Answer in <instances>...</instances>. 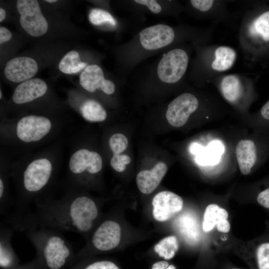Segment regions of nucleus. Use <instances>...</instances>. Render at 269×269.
I'll list each match as a JSON object with an SVG mask.
<instances>
[{"label": "nucleus", "mask_w": 269, "mask_h": 269, "mask_svg": "<svg viewBox=\"0 0 269 269\" xmlns=\"http://www.w3.org/2000/svg\"><path fill=\"white\" fill-rule=\"evenodd\" d=\"M7 226L0 224V266L5 269L15 267L18 262L11 243L14 230Z\"/></svg>", "instance_id": "nucleus-16"}, {"label": "nucleus", "mask_w": 269, "mask_h": 269, "mask_svg": "<svg viewBox=\"0 0 269 269\" xmlns=\"http://www.w3.org/2000/svg\"><path fill=\"white\" fill-rule=\"evenodd\" d=\"M46 2H49V3H53L56 2L57 0H45Z\"/></svg>", "instance_id": "nucleus-40"}, {"label": "nucleus", "mask_w": 269, "mask_h": 269, "mask_svg": "<svg viewBox=\"0 0 269 269\" xmlns=\"http://www.w3.org/2000/svg\"><path fill=\"white\" fill-rule=\"evenodd\" d=\"M87 66V63L80 60L78 52L74 50L66 54L60 60L58 67L63 73L68 74L79 72Z\"/></svg>", "instance_id": "nucleus-21"}, {"label": "nucleus", "mask_w": 269, "mask_h": 269, "mask_svg": "<svg viewBox=\"0 0 269 269\" xmlns=\"http://www.w3.org/2000/svg\"><path fill=\"white\" fill-rule=\"evenodd\" d=\"M47 86L42 79L33 78L21 82L15 89L12 95L13 102L21 104L31 102L43 96Z\"/></svg>", "instance_id": "nucleus-13"}, {"label": "nucleus", "mask_w": 269, "mask_h": 269, "mask_svg": "<svg viewBox=\"0 0 269 269\" xmlns=\"http://www.w3.org/2000/svg\"><path fill=\"white\" fill-rule=\"evenodd\" d=\"M188 63V57L185 51L174 49L163 55L157 67L159 78L167 83L179 81L185 74Z\"/></svg>", "instance_id": "nucleus-4"}, {"label": "nucleus", "mask_w": 269, "mask_h": 269, "mask_svg": "<svg viewBox=\"0 0 269 269\" xmlns=\"http://www.w3.org/2000/svg\"><path fill=\"white\" fill-rule=\"evenodd\" d=\"M198 105V100L194 95L188 93L180 95L168 105L166 113L168 122L176 128L184 126Z\"/></svg>", "instance_id": "nucleus-7"}, {"label": "nucleus", "mask_w": 269, "mask_h": 269, "mask_svg": "<svg viewBox=\"0 0 269 269\" xmlns=\"http://www.w3.org/2000/svg\"><path fill=\"white\" fill-rule=\"evenodd\" d=\"M169 264L166 261H160L154 263L151 269H167Z\"/></svg>", "instance_id": "nucleus-35"}, {"label": "nucleus", "mask_w": 269, "mask_h": 269, "mask_svg": "<svg viewBox=\"0 0 269 269\" xmlns=\"http://www.w3.org/2000/svg\"><path fill=\"white\" fill-rule=\"evenodd\" d=\"M103 160L97 152L87 149H80L74 152L69 161L70 172L78 178L86 172L94 174L102 168Z\"/></svg>", "instance_id": "nucleus-8"}, {"label": "nucleus", "mask_w": 269, "mask_h": 269, "mask_svg": "<svg viewBox=\"0 0 269 269\" xmlns=\"http://www.w3.org/2000/svg\"><path fill=\"white\" fill-rule=\"evenodd\" d=\"M167 170L166 165L159 162L150 170L140 171L136 178V184L140 191L146 194L152 192L160 183Z\"/></svg>", "instance_id": "nucleus-14"}, {"label": "nucleus", "mask_w": 269, "mask_h": 269, "mask_svg": "<svg viewBox=\"0 0 269 269\" xmlns=\"http://www.w3.org/2000/svg\"><path fill=\"white\" fill-rule=\"evenodd\" d=\"M25 234L36 250L32 263L35 269H64L77 258L72 245L61 232L41 228L26 231Z\"/></svg>", "instance_id": "nucleus-2"}, {"label": "nucleus", "mask_w": 269, "mask_h": 269, "mask_svg": "<svg viewBox=\"0 0 269 269\" xmlns=\"http://www.w3.org/2000/svg\"><path fill=\"white\" fill-rule=\"evenodd\" d=\"M250 32L252 36L269 41V10L262 13L254 21Z\"/></svg>", "instance_id": "nucleus-23"}, {"label": "nucleus", "mask_w": 269, "mask_h": 269, "mask_svg": "<svg viewBox=\"0 0 269 269\" xmlns=\"http://www.w3.org/2000/svg\"><path fill=\"white\" fill-rule=\"evenodd\" d=\"M51 127V122L47 117L29 115L18 121L16 127V134L23 142H35L45 136L50 132Z\"/></svg>", "instance_id": "nucleus-6"}, {"label": "nucleus", "mask_w": 269, "mask_h": 269, "mask_svg": "<svg viewBox=\"0 0 269 269\" xmlns=\"http://www.w3.org/2000/svg\"><path fill=\"white\" fill-rule=\"evenodd\" d=\"M261 113L264 119L269 120V101L263 106Z\"/></svg>", "instance_id": "nucleus-34"}, {"label": "nucleus", "mask_w": 269, "mask_h": 269, "mask_svg": "<svg viewBox=\"0 0 269 269\" xmlns=\"http://www.w3.org/2000/svg\"><path fill=\"white\" fill-rule=\"evenodd\" d=\"M257 201L262 207L269 210V187L259 193Z\"/></svg>", "instance_id": "nucleus-29"}, {"label": "nucleus", "mask_w": 269, "mask_h": 269, "mask_svg": "<svg viewBox=\"0 0 269 269\" xmlns=\"http://www.w3.org/2000/svg\"><path fill=\"white\" fill-rule=\"evenodd\" d=\"M6 15V13L5 10L2 8H0V22H1L4 18Z\"/></svg>", "instance_id": "nucleus-37"}, {"label": "nucleus", "mask_w": 269, "mask_h": 269, "mask_svg": "<svg viewBox=\"0 0 269 269\" xmlns=\"http://www.w3.org/2000/svg\"><path fill=\"white\" fill-rule=\"evenodd\" d=\"M35 269L33 264L31 263L29 265H26V266H24L21 268H14V269Z\"/></svg>", "instance_id": "nucleus-38"}, {"label": "nucleus", "mask_w": 269, "mask_h": 269, "mask_svg": "<svg viewBox=\"0 0 269 269\" xmlns=\"http://www.w3.org/2000/svg\"><path fill=\"white\" fill-rule=\"evenodd\" d=\"M110 164L116 171L121 172L126 168V165L120 157V154H114L110 161Z\"/></svg>", "instance_id": "nucleus-30"}, {"label": "nucleus", "mask_w": 269, "mask_h": 269, "mask_svg": "<svg viewBox=\"0 0 269 269\" xmlns=\"http://www.w3.org/2000/svg\"><path fill=\"white\" fill-rule=\"evenodd\" d=\"M89 19L94 25L108 23L113 25L116 24V21L108 11L99 8L92 9L89 14Z\"/></svg>", "instance_id": "nucleus-25"}, {"label": "nucleus", "mask_w": 269, "mask_h": 269, "mask_svg": "<svg viewBox=\"0 0 269 269\" xmlns=\"http://www.w3.org/2000/svg\"><path fill=\"white\" fill-rule=\"evenodd\" d=\"M236 155L242 174H249L257 160V149L254 142L249 139L240 140L236 147Z\"/></svg>", "instance_id": "nucleus-15"}, {"label": "nucleus", "mask_w": 269, "mask_h": 269, "mask_svg": "<svg viewBox=\"0 0 269 269\" xmlns=\"http://www.w3.org/2000/svg\"><path fill=\"white\" fill-rule=\"evenodd\" d=\"M121 230L116 221L108 219L102 222L93 232L86 250L92 248L102 252H107L116 248L120 244Z\"/></svg>", "instance_id": "nucleus-5"}, {"label": "nucleus", "mask_w": 269, "mask_h": 269, "mask_svg": "<svg viewBox=\"0 0 269 269\" xmlns=\"http://www.w3.org/2000/svg\"><path fill=\"white\" fill-rule=\"evenodd\" d=\"M109 145L114 154H120L127 147L128 140L123 134H115L110 138Z\"/></svg>", "instance_id": "nucleus-26"}, {"label": "nucleus", "mask_w": 269, "mask_h": 269, "mask_svg": "<svg viewBox=\"0 0 269 269\" xmlns=\"http://www.w3.org/2000/svg\"></svg>", "instance_id": "nucleus-42"}, {"label": "nucleus", "mask_w": 269, "mask_h": 269, "mask_svg": "<svg viewBox=\"0 0 269 269\" xmlns=\"http://www.w3.org/2000/svg\"><path fill=\"white\" fill-rule=\"evenodd\" d=\"M82 117L91 122L104 121L107 118V113L103 106L97 101L88 100L80 107Z\"/></svg>", "instance_id": "nucleus-20"}, {"label": "nucleus", "mask_w": 269, "mask_h": 269, "mask_svg": "<svg viewBox=\"0 0 269 269\" xmlns=\"http://www.w3.org/2000/svg\"><path fill=\"white\" fill-rule=\"evenodd\" d=\"M99 214L97 203L77 191L59 199L37 198L25 211L4 216V222L14 231L19 232L46 228L87 236L94 227Z\"/></svg>", "instance_id": "nucleus-1"}, {"label": "nucleus", "mask_w": 269, "mask_h": 269, "mask_svg": "<svg viewBox=\"0 0 269 269\" xmlns=\"http://www.w3.org/2000/svg\"><path fill=\"white\" fill-rule=\"evenodd\" d=\"M228 217V213L225 209L215 204L209 205L204 214L203 231L206 232L210 231L220 221L227 219Z\"/></svg>", "instance_id": "nucleus-19"}, {"label": "nucleus", "mask_w": 269, "mask_h": 269, "mask_svg": "<svg viewBox=\"0 0 269 269\" xmlns=\"http://www.w3.org/2000/svg\"><path fill=\"white\" fill-rule=\"evenodd\" d=\"M221 90L223 97L228 102L235 103L242 95V87L238 77L229 75L224 77L221 82Z\"/></svg>", "instance_id": "nucleus-18"}, {"label": "nucleus", "mask_w": 269, "mask_h": 269, "mask_svg": "<svg viewBox=\"0 0 269 269\" xmlns=\"http://www.w3.org/2000/svg\"><path fill=\"white\" fill-rule=\"evenodd\" d=\"M1 95H2V93H1V91L0 90V99H1Z\"/></svg>", "instance_id": "nucleus-41"}, {"label": "nucleus", "mask_w": 269, "mask_h": 269, "mask_svg": "<svg viewBox=\"0 0 269 269\" xmlns=\"http://www.w3.org/2000/svg\"><path fill=\"white\" fill-rule=\"evenodd\" d=\"M12 36L11 32L7 28L0 27V44H1L9 40Z\"/></svg>", "instance_id": "nucleus-32"}, {"label": "nucleus", "mask_w": 269, "mask_h": 269, "mask_svg": "<svg viewBox=\"0 0 269 269\" xmlns=\"http://www.w3.org/2000/svg\"><path fill=\"white\" fill-rule=\"evenodd\" d=\"M179 245L175 236H169L162 239L154 246L155 252L165 260H170L174 257Z\"/></svg>", "instance_id": "nucleus-22"}, {"label": "nucleus", "mask_w": 269, "mask_h": 269, "mask_svg": "<svg viewBox=\"0 0 269 269\" xmlns=\"http://www.w3.org/2000/svg\"><path fill=\"white\" fill-rule=\"evenodd\" d=\"M134 1L139 4L147 6L150 11L155 13H159L161 10V6L156 0H135Z\"/></svg>", "instance_id": "nucleus-31"}, {"label": "nucleus", "mask_w": 269, "mask_h": 269, "mask_svg": "<svg viewBox=\"0 0 269 269\" xmlns=\"http://www.w3.org/2000/svg\"><path fill=\"white\" fill-rule=\"evenodd\" d=\"M70 269H119L118 267L113 262L102 260L94 262L87 265L78 264V263Z\"/></svg>", "instance_id": "nucleus-27"}, {"label": "nucleus", "mask_w": 269, "mask_h": 269, "mask_svg": "<svg viewBox=\"0 0 269 269\" xmlns=\"http://www.w3.org/2000/svg\"><path fill=\"white\" fill-rule=\"evenodd\" d=\"M175 34L169 26L157 24L147 27L139 33L140 42L146 50H155L170 44Z\"/></svg>", "instance_id": "nucleus-10"}, {"label": "nucleus", "mask_w": 269, "mask_h": 269, "mask_svg": "<svg viewBox=\"0 0 269 269\" xmlns=\"http://www.w3.org/2000/svg\"><path fill=\"white\" fill-rule=\"evenodd\" d=\"M81 86L90 92L100 89L105 93L111 95L115 90L114 83L105 79L101 68L96 64L87 66L80 75Z\"/></svg>", "instance_id": "nucleus-12"}, {"label": "nucleus", "mask_w": 269, "mask_h": 269, "mask_svg": "<svg viewBox=\"0 0 269 269\" xmlns=\"http://www.w3.org/2000/svg\"><path fill=\"white\" fill-rule=\"evenodd\" d=\"M120 157L121 159L122 160L123 163L125 165L129 164L131 162V158L130 157V156H129L127 155H125V154L121 155L120 154Z\"/></svg>", "instance_id": "nucleus-36"}, {"label": "nucleus", "mask_w": 269, "mask_h": 269, "mask_svg": "<svg viewBox=\"0 0 269 269\" xmlns=\"http://www.w3.org/2000/svg\"><path fill=\"white\" fill-rule=\"evenodd\" d=\"M215 59L211 64L215 71L223 72L228 70L233 65L236 58V53L232 48L221 46L215 51Z\"/></svg>", "instance_id": "nucleus-17"}, {"label": "nucleus", "mask_w": 269, "mask_h": 269, "mask_svg": "<svg viewBox=\"0 0 269 269\" xmlns=\"http://www.w3.org/2000/svg\"><path fill=\"white\" fill-rule=\"evenodd\" d=\"M217 228L218 231L227 233L229 232L230 230V225L227 219H224L220 221L217 224Z\"/></svg>", "instance_id": "nucleus-33"}, {"label": "nucleus", "mask_w": 269, "mask_h": 269, "mask_svg": "<svg viewBox=\"0 0 269 269\" xmlns=\"http://www.w3.org/2000/svg\"><path fill=\"white\" fill-rule=\"evenodd\" d=\"M16 7L20 14V24L28 34L39 37L46 33L48 23L41 11L37 0H18Z\"/></svg>", "instance_id": "nucleus-3"}, {"label": "nucleus", "mask_w": 269, "mask_h": 269, "mask_svg": "<svg viewBox=\"0 0 269 269\" xmlns=\"http://www.w3.org/2000/svg\"><path fill=\"white\" fill-rule=\"evenodd\" d=\"M258 269H269V241L261 242L256 250Z\"/></svg>", "instance_id": "nucleus-24"}, {"label": "nucleus", "mask_w": 269, "mask_h": 269, "mask_svg": "<svg viewBox=\"0 0 269 269\" xmlns=\"http://www.w3.org/2000/svg\"><path fill=\"white\" fill-rule=\"evenodd\" d=\"M152 204L154 219L159 221H165L181 210L183 202L175 193L164 191L153 197Z\"/></svg>", "instance_id": "nucleus-9"}, {"label": "nucleus", "mask_w": 269, "mask_h": 269, "mask_svg": "<svg viewBox=\"0 0 269 269\" xmlns=\"http://www.w3.org/2000/svg\"><path fill=\"white\" fill-rule=\"evenodd\" d=\"M167 269H176V268L174 266L170 265L168 266Z\"/></svg>", "instance_id": "nucleus-39"}, {"label": "nucleus", "mask_w": 269, "mask_h": 269, "mask_svg": "<svg viewBox=\"0 0 269 269\" xmlns=\"http://www.w3.org/2000/svg\"><path fill=\"white\" fill-rule=\"evenodd\" d=\"M38 65L33 59L28 57H17L6 64L4 75L8 80L23 82L33 77L38 71Z\"/></svg>", "instance_id": "nucleus-11"}, {"label": "nucleus", "mask_w": 269, "mask_h": 269, "mask_svg": "<svg viewBox=\"0 0 269 269\" xmlns=\"http://www.w3.org/2000/svg\"><path fill=\"white\" fill-rule=\"evenodd\" d=\"M190 2L195 8L201 11H206L211 8L214 3V1L210 0H191Z\"/></svg>", "instance_id": "nucleus-28"}]
</instances>
